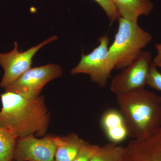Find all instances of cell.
Wrapping results in <instances>:
<instances>
[{
  "label": "cell",
  "mask_w": 161,
  "mask_h": 161,
  "mask_svg": "<svg viewBox=\"0 0 161 161\" xmlns=\"http://www.w3.org/2000/svg\"><path fill=\"white\" fill-rule=\"evenodd\" d=\"M56 146L55 161H73L85 141L75 133L63 136H54Z\"/></svg>",
  "instance_id": "obj_11"
},
{
  "label": "cell",
  "mask_w": 161,
  "mask_h": 161,
  "mask_svg": "<svg viewBox=\"0 0 161 161\" xmlns=\"http://www.w3.org/2000/svg\"><path fill=\"white\" fill-rule=\"evenodd\" d=\"M126 161H161V130L148 139L132 143Z\"/></svg>",
  "instance_id": "obj_9"
},
{
  "label": "cell",
  "mask_w": 161,
  "mask_h": 161,
  "mask_svg": "<svg viewBox=\"0 0 161 161\" xmlns=\"http://www.w3.org/2000/svg\"><path fill=\"white\" fill-rule=\"evenodd\" d=\"M57 39V36H53L23 52H19L18 43L15 42L12 51L6 53H0V65L4 71L0 87L5 89L17 80L31 68L33 58L37 52L44 45Z\"/></svg>",
  "instance_id": "obj_7"
},
{
  "label": "cell",
  "mask_w": 161,
  "mask_h": 161,
  "mask_svg": "<svg viewBox=\"0 0 161 161\" xmlns=\"http://www.w3.org/2000/svg\"><path fill=\"white\" fill-rule=\"evenodd\" d=\"M155 47L158 52V54L156 56L153 62L157 66L159 67L161 64V43H156Z\"/></svg>",
  "instance_id": "obj_18"
},
{
  "label": "cell",
  "mask_w": 161,
  "mask_h": 161,
  "mask_svg": "<svg viewBox=\"0 0 161 161\" xmlns=\"http://www.w3.org/2000/svg\"><path fill=\"white\" fill-rule=\"evenodd\" d=\"M129 137L150 138L161 127V96L145 88L116 96Z\"/></svg>",
  "instance_id": "obj_2"
},
{
  "label": "cell",
  "mask_w": 161,
  "mask_h": 161,
  "mask_svg": "<svg viewBox=\"0 0 161 161\" xmlns=\"http://www.w3.org/2000/svg\"><path fill=\"white\" fill-rule=\"evenodd\" d=\"M53 135L39 138L31 135L18 139L14 152V161H55L56 146Z\"/></svg>",
  "instance_id": "obj_8"
},
{
  "label": "cell",
  "mask_w": 161,
  "mask_h": 161,
  "mask_svg": "<svg viewBox=\"0 0 161 161\" xmlns=\"http://www.w3.org/2000/svg\"><path fill=\"white\" fill-rule=\"evenodd\" d=\"M98 41L99 45L93 51L87 55L82 53L80 62L70 73L73 75H89L93 82L103 87L107 85L115 67L109 55V38L107 35H104L99 38Z\"/></svg>",
  "instance_id": "obj_4"
},
{
  "label": "cell",
  "mask_w": 161,
  "mask_h": 161,
  "mask_svg": "<svg viewBox=\"0 0 161 161\" xmlns=\"http://www.w3.org/2000/svg\"><path fill=\"white\" fill-rule=\"evenodd\" d=\"M125 147L113 143L99 147L90 161H120Z\"/></svg>",
  "instance_id": "obj_13"
},
{
  "label": "cell",
  "mask_w": 161,
  "mask_h": 161,
  "mask_svg": "<svg viewBox=\"0 0 161 161\" xmlns=\"http://www.w3.org/2000/svg\"><path fill=\"white\" fill-rule=\"evenodd\" d=\"M155 64L151 62L147 85L153 89L161 92V73Z\"/></svg>",
  "instance_id": "obj_16"
},
{
  "label": "cell",
  "mask_w": 161,
  "mask_h": 161,
  "mask_svg": "<svg viewBox=\"0 0 161 161\" xmlns=\"http://www.w3.org/2000/svg\"><path fill=\"white\" fill-rule=\"evenodd\" d=\"M16 139L0 127V161H13Z\"/></svg>",
  "instance_id": "obj_14"
},
{
  "label": "cell",
  "mask_w": 161,
  "mask_h": 161,
  "mask_svg": "<svg viewBox=\"0 0 161 161\" xmlns=\"http://www.w3.org/2000/svg\"><path fill=\"white\" fill-rule=\"evenodd\" d=\"M62 73L60 65L53 64L31 68L17 80L6 87L5 92H14L28 98H36L40 96L46 84L59 78Z\"/></svg>",
  "instance_id": "obj_6"
},
{
  "label": "cell",
  "mask_w": 161,
  "mask_h": 161,
  "mask_svg": "<svg viewBox=\"0 0 161 161\" xmlns=\"http://www.w3.org/2000/svg\"><path fill=\"white\" fill-rule=\"evenodd\" d=\"M0 127L18 139L31 135L42 137L49 127L51 115L44 98L24 97L14 92L1 95Z\"/></svg>",
  "instance_id": "obj_1"
},
{
  "label": "cell",
  "mask_w": 161,
  "mask_h": 161,
  "mask_svg": "<svg viewBox=\"0 0 161 161\" xmlns=\"http://www.w3.org/2000/svg\"><path fill=\"white\" fill-rule=\"evenodd\" d=\"M99 147L85 142L80 151L73 161H90Z\"/></svg>",
  "instance_id": "obj_17"
},
{
  "label": "cell",
  "mask_w": 161,
  "mask_h": 161,
  "mask_svg": "<svg viewBox=\"0 0 161 161\" xmlns=\"http://www.w3.org/2000/svg\"><path fill=\"white\" fill-rule=\"evenodd\" d=\"M100 126L107 139L113 143L121 142L129 136L123 117L119 110L109 109L101 117Z\"/></svg>",
  "instance_id": "obj_10"
},
{
  "label": "cell",
  "mask_w": 161,
  "mask_h": 161,
  "mask_svg": "<svg viewBox=\"0 0 161 161\" xmlns=\"http://www.w3.org/2000/svg\"><path fill=\"white\" fill-rule=\"evenodd\" d=\"M118 31L109 47V55L116 69L130 65L151 42L152 36L137 24L125 18L118 19Z\"/></svg>",
  "instance_id": "obj_3"
},
{
  "label": "cell",
  "mask_w": 161,
  "mask_h": 161,
  "mask_svg": "<svg viewBox=\"0 0 161 161\" xmlns=\"http://www.w3.org/2000/svg\"></svg>",
  "instance_id": "obj_20"
},
{
  "label": "cell",
  "mask_w": 161,
  "mask_h": 161,
  "mask_svg": "<svg viewBox=\"0 0 161 161\" xmlns=\"http://www.w3.org/2000/svg\"><path fill=\"white\" fill-rule=\"evenodd\" d=\"M159 67H161V65H160V66H159Z\"/></svg>",
  "instance_id": "obj_19"
},
{
  "label": "cell",
  "mask_w": 161,
  "mask_h": 161,
  "mask_svg": "<svg viewBox=\"0 0 161 161\" xmlns=\"http://www.w3.org/2000/svg\"><path fill=\"white\" fill-rule=\"evenodd\" d=\"M121 17L137 22L141 15L148 16L154 8L151 0H112Z\"/></svg>",
  "instance_id": "obj_12"
},
{
  "label": "cell",
  "mask_w": 161,
  "mask_h": 161,
  "mask_svg": "<svg viewBox=\"0 0 161 161\" xmlns=\"http://www.w3.org/2000/svg\"><path fill=\"white\" fill-rule=\"evenodd\" d=\"M152 54L142 51L131 64L114 77L110 89L116 96L144 88L147 83Z\"/></svg>",
  "instance_id": "obj_5"
},
{
  "label": "cell",
  "mask_w": 161,
  "mask_h": 161,
  "mask_svg": "<svg viewBox=\"0 0 161 161\" xmlns=\"http://www.w3.org/2000/svg\"><path fill=\"white\" fill-rule=\"evenodd\" d=\"M105 12L111 23L115 22L120 17V14L112 0H94Z\"/></svg>",
  "instance_id": "obj_15"
}]
</instances>
